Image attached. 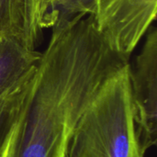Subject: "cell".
Returning <instances> with one entry per match:
<instances>
[{
	"instance_id": "obj_7",
	"label": "cell",
	"mask_w": 157,
	"mask_h": 157,
	"mask_svg": "<svg viewBox=\"0 0 157 157\" xmlns=\"http://www.w3.org/2000/svg\"><path fill=\"white\" fill-rule=\"evenodd\" d=\"M25 45L36 50L45 29H52L57 21L52 0H22Z\"/></svg>"
},
{
	"instance_id": "obj_6",
	"label": "cell",
	"mask_w": 157,
	"mask_h": 157,
	"mask_svg": "<svg viewBox=\"0 0 157 157\" xmlns=\"http://www.w3.org/2000/svg\"><path fill=\"white\" fill-rule=\"evenodd\" d=\"M34 70L0 96V157L5 155L13 131L21 115Z\"/></svg>"
},
{
	"instance_id": "obj_11",
	"label": "cell",
	"mask_w": 157,
	"mask_h": 157,
	"mask_svg": "<svg viewBox=\"0 0 157 157\" xmlns=\"http://www.w3.org/2000/svg\"><path fill=\"white\" fill-rule=\"evenodd\" d=\"M15 129H16V127H15ZM15 129H14V131H13L12 136H11V138H10V141H9V144H8V145H7V147H6V153H5V155H4V157H9V155H10L11 147H12V143H13V138H14V132H15Z\"/></svg>"
},
{
	"instance_id": "obj_9",
	"label": "cell",
	"mask_w": 157,
	"mask_h": 157,
	"mask_svg": "<svg viewBox=\"0 0 157 157\" xmlns=\"http://www.w3.org/2000/svg\"><path fill=\"white\" fill-rule=\"evenodd\" d=\"M95 0H69L59 11L58 18H70L77 14H91Z\"/></svg>"
},
{
	"instance_id": "obj_5",
	"label": "cell",
	"mask_w": 157,
	"mask_h": 157,
	"mask_svg": "<svg viewBox=\"0 0 157 157\" xmlns=\"http://www.w3.org/2000/svg\"><path fill=\"white\" fill-rule=\"evenodd\" d=\"M40 57V52L21 41L0 36V96L29 75Z\"/></svg>"
},
{
	"instance_id": "obj_10",
	"label": "cell",
	"mask_w": 157,
	"mask_h": 157,
	"mask_svg": "<svg viewBox=\"0 0 157 157\" xmlns=\"http://www.w3.org/2000/svg\"><path fill=\"white\" fill-rule=\"evenodd\" d=\"M69 0H52V8L54 16L58 19L59 17V11L64 6V5L68 2Z\"/></svg>"
},
{
	"instance_id": "obj_1",
	"label": "cell",
	"mask_w": 157,
	"mask_h": 157,
	"mask_svg": "<svg viewBox=\"0 0 157 157\" xmlns=\"http://www.w3.org/2000/svg\"><path fill=\"white\" fill-rule=\"evenodd\" d=\"M130 56L114 50L92 14L58 18L31 77L9 157H67L76 124Z\"/></svg>"
},
{
	"instance_id": "obj_2",
	"label": "cell",
	"mask_w": 157,
	"mask_h": 157,
	"mask_svg": "<svg viewBox=\"0 0 157 157\" xmlns=\"http://www.w3.org/2000/svg\"><path fill=\"white\" fill-rule=\"evenodd\" d=\"M130 66L101 86L81 115L67 157H144L137 135Z\"/></svg>"
},
{
	"instance_id": "obj_3",
	"label": "cell",
	"mask_w": 157,
	"mask_h": 157,
	"mask_svg": "<svg viewBox=\"0 0 157 157\" xmlns=\"http://www.w3.org/2000/svg\"><path fill=\"white\" fill-rule=\"evenodd\" d=\"M91 14L109 44L131 56L156 18L157 0H95Z\"/></svg>"
},
{
	"instance_id": "obj_8",
	"label": "cell",
	"mask_w": 157,
	"mask_h": 157,
	"mask_svg": "<svg viewBox=\"0 0 157 157\" xmlns=\"http://www.w3.org/2000/svg\"><path fill=\"white\" fill-rule=\"evenodd\" d=\"M0 36L14 38L25 45L22 0H0Z\"/></svg>"
},
{
	"instance_id": "obj_4",
	"label": "cell",
	"mask_w": 157,
	"mask_h": 157,
	"mask_svg": "<svg viewBox=\"0 0 157 157\" xmlns=\"http://www.w3.org/2000/svg\"><path fill=\"white\" fill-rule=\"evenodd\" d=\"M137 135L144 155L157 144V29L151 26L130 66Z\"/></svg>"
}]
</instances>
